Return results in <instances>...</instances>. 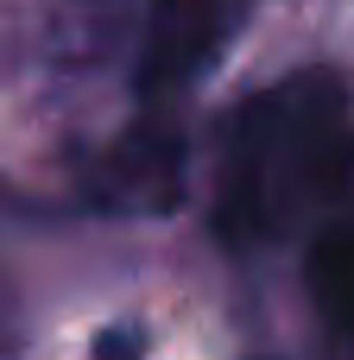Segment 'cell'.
I'll return each instance as SVG.
<instances>
[{
	"label": "cell",
	"mask_w": 354,
	"mask_h": 360,
	"mask_svg": "<svg viewBox=\"0 0 354 360\" xmlns=\"http://www.w3.org/2000/svg\"><path fill=\"white\" fill-rule=\"evenodd\" d=\"M253 6L260 0H158L146 19V44H139V95L177 101L184 89H196L228 57Z\"/></svg>",
	"instance_id": "7a4b0ae2"
},
{
	"label": "cell",
	"mask_w": 354,
	"mask_h": 360,
	"mask_svg": "<svg viewBox=\"0 0 354 360\" xmlns=\"http://www.w3.org/2000/svg\"><path fill=\"white\" fill-rule=\"evenodd\" d=\"M310 297L323 310V323L354 342V215H336L317 247H310Z\"/></svg>",
	"instance_id": "3957f363"
},
{
	"label": "cell",
	"mask_w": 354,
	"mask_h": 360,
	"mask_svg": "<svg viewBox=\"0 0 354 360\" xmlns=\"http://www.w3.org/2000/svg\"><path fill=\"white\" fill-rule=\"evenodd\" d=\"M354 177V89L348 76L310 63L241 95L215 133L209 221L222 247L298 240Z\"/></svg>",
	"instance_id": "6da1fadb"
}]
</instances>
